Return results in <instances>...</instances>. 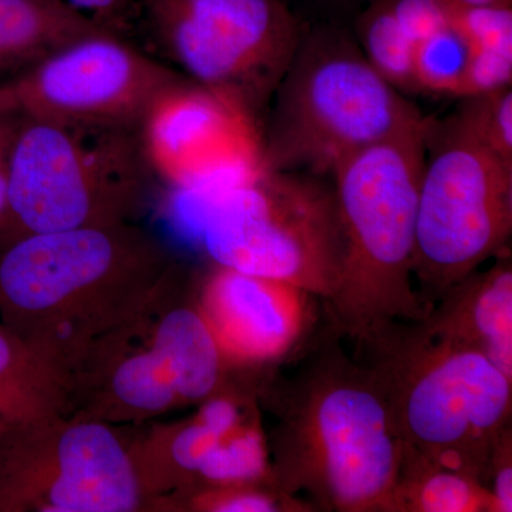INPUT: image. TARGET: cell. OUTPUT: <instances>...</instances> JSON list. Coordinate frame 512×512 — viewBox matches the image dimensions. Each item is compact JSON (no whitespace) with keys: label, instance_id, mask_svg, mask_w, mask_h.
Listing matches in <instances>:
<instances>
[{"label":"cell","instance_id":"1","mask_svg":"<svg viewBox=\"0 0 512 512\" xmlns=\"http://www.w3.org/2000/svg\"><path fill=\"white\" fill-rule=\"evenodd\" d=\"M316 336L269 390L276 483L315 511L386 512L403 457L389 406L338 332Z\"/></svg>","mask_w":512,"mask_h":512},{"label":"cell","instance_id":"2","mask_svg":"<svg viewBox=\"0 0 512 512\" xmlns=\"http://www.w3.org/2000/svg\"><path fill=\"white\" fill-rule=\"evenodd\" d=\"M427 121L356 151L330 174L345 264L338 289L322 305L342 338L360 342L384 323L426 315L413 285V258Z\"/></svg>","mask_w":512,"mask_h":512},{"label":"cell","instance_id":"3","mask_svg":"<svg viewBox=\"0 0 512 512\" xmlns=\"http://www.w3.org/2000/svg\"><path fill=\"white\" fill-rule=\"evenodd\" d=\"M357 343L403 447L485 485L495 440L512 426V380L420 322L392 320Z\"/></svg>","mask_w":512,"mask_h":512},{"label":"cell","instance_id":"4","mask_svg":"<svg viewBox=\"0 0 512 512\" xmlns=\"http://www.w3.org/2000/svg\"><path fill=\"white\" fill-rule=\"evenodd\" d=\"M259 133V168L326 177L356 151L427 117L370 66L352 36L303 33Z\"/></svg>","mask_w":512,"mask_h":512},{"label":"cell","instance_id":"5","mask_svg":"<svg viewBox=\"0 0 512 512\" xmlns=\"http://www.w3.org/2000/svg\"><path fill=\"white\" fill-rule=\"evenodd\" d=\"M190 192L201 198L195 224L217 266L285 282L322 303L332 298L342 278L345 238L333 185L323 177L258 168Z\"/></svg>","mask_w":512,"mask_h":512},{"label":"cell","instance_id":"6","mask_svg":"<svg viewBox=\"0 0 512 512\" xmlns=\"http://www.w3.org/2000/svg\"><path fill=\"white\" fill-rule=\"evenodd\" d=\"M151 177L140 128L22 120L0 237L121 224Z\"/></svg>","mask_w":512,"mask_h":512},{"label":"cell","instance_id":"7","mask_svg":"<svg viewBox=\"0 0 512 512\" xmlns=\"http://www.w3.org/2000/svg\"><path fill=\"white\" fill-rule=\"evenodd\" d=\"M511 234L512 165L456 113L429 119L413 258L424 311L451 285L508 251Z\"/></svg>","mask_w":512,"mask_h":512},{"label":"cell","instance_id":"8","mask_svg":"<svg viewBox=\"0 0 512 512\" xmlns=\"http://www.w3.org/2000/svg\"><path fill=\"white\" fill-rule=\"evenodd\" d=\"M148 36L191 82L255 121L302 39L282 0H141Z\"/></svg>","mask_w":512,"mask_h":512},{"label":"cell","instance_id":"9","mask_svg":"<svg viewBox=\"0 0 512 512\" xmlns=\"http://www.w3.org/2000/svg\"><path fill=\"white\" fill-rule=\"evenodd\" d=\"M187 77L103 30L0 83V114L89 128H140L148 110Z\"/></svg>","mask_w":512,"mask_h":512},{"label":"cell","instance_id":"10","mask_svg":"<svg viewBox=\"0 0 512 512\" xmlns=\"http://www.w3.org/2000/svg\"><path fill=\"white\" fill-rule=\"evenodd\" d=\"M0 245V311L10 329L157 256L154 245L123 222L0 237Z\"/></svg>","mask_w":512,"mask_h":512},{"label":"cell","instance_id":"11","mask_svg":"<svg viewBox=\"0 0 512 512\" xmlns=\"http://www.w3.org/2000/svg\"><path fill=\"white\" fill-rule=\"evenodd\" d=\"M140 136L151 173L175 191L218 187L259 168L255 121L190 79L151 106Z\"/></svg>","mask_w":512,"mask_h":512},{"label":"cell","instance_id":"12","mask_svg":"<svg viewBox=\"0 0 512 512\" xmlns=\"http://www.w3.org/2000/svg\"><path fill=\"white\" fill-rule=\"evenodd\" d=\"M318 299L296 286L218 266L204 293L202 315L222 357L278 365L313 336Z\"/></svg>","mask_w":512,"mask_h":512},{"label":"cell","instance_id":"13","mask_svg":"<svg viewBox=\"0 0 512 512\" xmlns=\"http://www.w3.org/2000/svg\"><path fill=\"white\" fill-rule=\"evenodd\" d=\"M421 326L436 338L476 349L512 380V258L460 279L433 303Z\"/></svg>","mask_w":512,"mask_h":512},{"label":"cell","instance_id":"14","mask_svg":"<svg viewBox=\"0 0 512 512\" xmlns=\"http://www.w3.org/2000/svg\"><path fill=\"white\" fill-rule=\"evenodd\" d=\"M56 461L57 476L47 490L50 511L127 512L137 507L130 458L107 427H70L57 444Z\"/></svg>","mask_w":512,"mask_h":512},{"label":"cell","instance_id":"15","mask_svg":"<svg viewBox=\"0 0 512 512\" xmlns=\"http://www.w3.org/2000/svg\"><path fill=\"white\" fill-rule=\"evenodd\" d=\"M103 30L62 0H0V72H19Z\"/></svg>","mask_w":512,"mask_h":512},{"label":"cell","instance_id":"16","mask_svg":"<svg viewBox=\"0 0 512 512\" xmlns=\"http://www.w3.org/2000/svg\"><path fill=\"white\" fill-rule=\"evenodd\" d=\"M154 350L170 369L178 399L201 402L220 389L225 360L201 311L168 313L158 326Z\"/></svg>","mask_w":512,"mask_h":512},{"label":"cell","instance_id":"17","mask_svg":"<svg viewBox=\"0 0 512 512\" xmlns=\"http://www.w3.org/2000/svg\"><path fill=\"white\" fill-rule=\"evenodd\" d=\"M386 512H498L480 480L403 447Z\"/></svg>","mask_w":512,"mask_h":512},{"label":"cell","instance_id":"18","mask_svg":"<svg viewBox=\"0 0 512 512\" xmlns=\"http://www.w3.org/2000/svg\"><path fill=\"white\" fill-rule=\"evenodd\" d=\"M357 45L367 62L400 93L419 92L414 76L416 45L404 35L387 0H377L356 23Z\"/></svg>","mask_w":512,"mask_h":512},{"label":"cell","instance_id":"19","mask_svg":"<svg viewBox=\"0 0 512 512\" xmlns=\"http://www.w3.org/2000/svg\"><path fill=\"white\" fill-rule=\"evenodd\" d=\"M197 478L205 488L228 485L279 487L272 470L268 439L262 433L258 419L244 421L225 437L207 458Z\"/></svg>","mask_w":512,"mask_h":512},{"label":"cell","instance_id":"20","mask_svg":"<svg viewBox=\"0 0 512 512\" xmlns=\"http://www.w3.org/2000/svg\"><path fill=\"white\" fill-rule=\"evenodd\" d=\"M471 47L453 26L421 40L414 52V76L419 92L457 96Z\"/></svg>","mask_w":512,"mask_h":512},{"label":"cell","instance_id":"21","mask_svg":"<svg viewBox=\"0 0 512 512\" xmlns=\"http://www.w3.org/2000/svg\"><path fill=\"white\" fill-rule=\"evenodd\" d=\"M116 396L127 406L157 412L178 400L173 376L156 350L126 360L113 379Z\"/></svg>","mask_w":512,"mask_h":512},{"label":"cell","instance_id":"22","mask_svg":"<svg viewBox=\"0 0 512 512\" xmlns=\"http://www.w3.org/2000/svg\"><path fill=\"white\" fill-rule=\"evenodd\" d=\"M33 355L19 333L0 325V412L16 426L33 416Z\"/></svg>","mask_w":512,"mask_h":512},{"label":"cell","instance_id":"23","mask_svg":"<svg viewBox=\"0 0 512 512\" xmlns=\"http://www.w3.org/2000/svg\"><path fill=\"white\" fill-rule=\"evenodd\" d=\"M456 114L488 150L512 165L511 86L461 99Z\"/></svg>","mask_w":512,"mask_h":512},{"label":"cell","instance_id":"24","mask_svg":"<svg viewBox=\"0 0 512 512\" xmlns=\"http://www.w3.org/2000/svg\"><path fill=\"white\" fill-rule=\"evenodd\" d=\"M194 507L214 512H315L308 501L269 485H228L204 488Z\"/></svg>","mask_w":512,"mask_h":512},{"label":"cell","instance_id":"25","mask_svg":"<svg viewBox=\"0 0 512 512\" xmlns=\"http://www.w3.org/2000/svg\"><path fill=\"white\" fill-rule=\"evenodd\" d=\"M450 25L470 47L512 52V9L470 8L447 0Z\"/></svg>","mask_w":512,"mask_h":512},{"label":"cell","instance_id":"26","mask_svg":"<svg viewBox=\"0 0 512 512\" xmlns=\"http://www.w3.org/2000/svg\"><path fill=\"white\" fill-rule=\"evenodd\" d=\"M512 82V52L510 50L471 47L466 72L457 97L481 96L510 87Z\"/></svg>","mask_w":512,"mask_h":512},{"label":"cell","instance_id":"27","mask_svg":"<svg viewBox=\"0 0 512 512\" xmlns=\"http://www.w3.org/2000/svg\"><path fill=\"white\" fill-rule=\"evenodd\" d=\"M404 35L414 45L450 25L447 0H387Z\"/></svg>","mask_w":512,"mask_h":512},{"label":"cell","instance_id":"28","mask_svg":"<svg viewBox=\"0 0 512 512\" xmlns=\"http://www.w3.org/2000/svg\"><path fill=\"white\" fill-rule=\"evenodd\" d=\"M225 437L197 416V419L175 434L171 456L181 470L197 478L207 458Z\"/></svg>","mask_w":512,"mask_h":512},{"label":"cell","instance_id":"29","mask_svg":"<svg viewBox=\"0 0 512 512\" xmlns=\"http://www.w3.org/2000/svg\"><path fill=\"white\" fill-rule=\"evenodd\" d=\"M485 487L493 495L498 512L512 511V426L495 440L488 458Z\"/></svg>","mask_w":512,"mask_h":512},{"label":"cell","instance_id":"30","mask_svg":"<svg viewBox=\"0 0 512 512\" xmlns=\"http://www.w3.org/2000/svg\"><path fill=\"white\" fill-rule=\"evenodd\" d=\"M69 8L100 28L114 33L123 32L136 9V0H62Z\"/></svg>","mask_w":512,"mask_h":512},{"label":"cell","instance_id":"31","mask_svg":"<svg viewBox=\"0 0 512 512\" xmlns=\"http://www.w3.org/2000/svg\"><path fill=\"white\" fill-rule=\"evenodd\" d=\"M22 120L18 117L0 114V232L8 221V188L10 157Z\"/></svg>","mask_w":512,"mask_h":512},{"label":"cell","instance_id":"32","mask_svg":"<svg viewBox=\"0 0 512 512\" xmlns=\"http://www.w3.org/2000/svg\"><path fill=\"white\" fill-rule=\"evenodd\" d=\"M454 2L470 8H511L512 0H454Z\"/></svg>","mask_w":512,"mask_h":512},{"label":"cell","instance_id":"33","mask_svg":"<svg viewBox=\"0 0 512 512\" xmlns=\"http://www.w3.org/2000/svg\"><path fill=\"white\" fill-rule=\"evenodd\" d=\"M13 426L6 420V417L3 416L2 412H0V437L5 436L8 431L12 430Z\"/></svg>","mask_w":512,"mask_h":512},{"label":"cell","instance_id":"34","mask_svg":"<svg viewBox=\"0 0 512 512\" xmlns=\"http://www.w3.org/2000/svg\"><path fill=\"white\" fill-rule=\"evenodd\" d=\"M335 3H343V5H349L350 2H353V0H333Z\"/></svg>","mask_w":512,"mask_h":512}]
</instances>
